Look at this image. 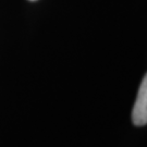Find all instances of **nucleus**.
Segmentation results:
<instances>
[{
  "instance_id": "nucleus-1",
  "label": "nucleus",
  "mask_w": 147,
  "mask_h": 147,
  "mask_svg": "<svg viewBox=\"0 0 147 147\" xmlns=\"http://www.w3.org/2000/svg\"><path fill=\"white\" fill-rule=\"evenodd\" d=\"M132 121L136 126L147 124V73L138 88L136 100L132 110Z\"/></svg>"
},
{
  "instance_id": "nucleus-2",
  "label": "nucleus",
  "mask_w": 147,
  "mask_h": 147,
  "mask_svg": "<svg viewBox=\"0 0 147 147\" xmlns=\"http://www.w3.org/2000/svg\"><path fill=\"white\" fill-rule=\"evenodd\" d=\"M30 1H36V0H30Z\"/></svg>"
}]
</instances>
